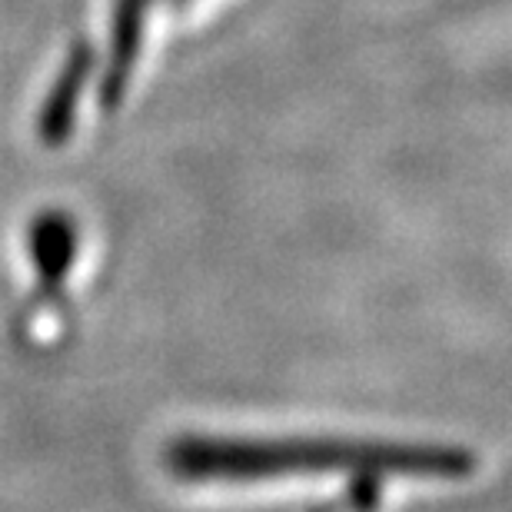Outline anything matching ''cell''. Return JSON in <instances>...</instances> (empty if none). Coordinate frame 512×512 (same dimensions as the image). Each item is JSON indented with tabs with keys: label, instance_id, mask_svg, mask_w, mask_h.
Segmentation results:
<instances>
[{
	"label": "cell",
	"instance_id": "3",
	"mask_svg": "<svg viewBox=\"0 0 512 512\" xmlns=\"http://www.w3.org/2000/svg\"><path fill=\"white\" fill-rule=\"evenodd\" d=\"M94 67H97L94 50H90L87 44H77L67 54L64 67H60V74L54 77V84H50L44 104H40V120H37L40 140L50 143V147L64 143L67 133L74 130L80 94H84L87 80H90V74H94Z\"/></svg>",
	"mask_w": 512,
	"mask_h": 512
},
{
	"label": "cell",
	"instance_id": "2",
	"mask_svg": "<svg viewBox=\"0 0 512 512\" xmlns=\"http://www.w3.org/2000/svg\"><path fill=\"white\" fill-rule=\"evenodd\" d=\"M153 0H114L110 4V30H107V60L100 74V104L117 107L124 100L133 70H137L143 34H147Z\"/></svg>",
	"mask_w": 512,
	"mask_h": 512
},
{
	"label": "cell",
	"instance_id": "1",
	"mask_svg": "<svg viewBox=\"0 0 512 512\" xmlns=\"http://www.w3.org/2000/svg\"><path fill=\"white\" fill-rule=\"evenodd\" d=\"M173 476L200 486H283L290 479H346L383 486L393 479H459L469 456L443 446L363 443V439H233L187 436L167 449Z\"/></svg>",
	"mask_w": 512,
	"mask_h": 512
},
{
	"label": "cell",
	"instance_id": "4",
	"mask_svg": "<svg viewBox=\"0 0 512 512\" xmlns=\"http://www.w3.org/2000/svg\"><path fill=\"white\" fill-rule=\"evenodd\" d=\"M173 4H177V7H183V4H187V0H173Z\"/></svg>",
	"mask_w": 512,
	"mask_h": 512
}]
</instances>
